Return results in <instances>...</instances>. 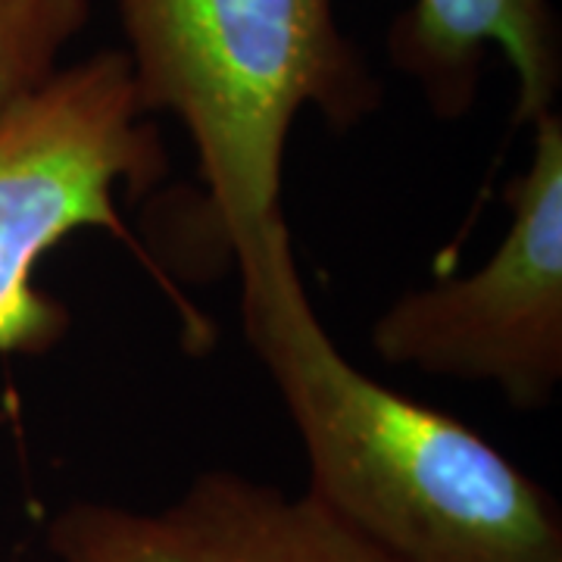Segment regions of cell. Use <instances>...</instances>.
Listing matches in <instances>:
<instances>
[{
    "instance_id": "cell-3",
    "label": "cell",
    "mask_w": 562,
    "mask_h": 562,
    "mask_svg": "<svg viewBox=\"0 0 562 562\" xmlns=\"http://www.w3.org/2000/svg\"><path fill=\"white\" fill-rule=\"evenodd\" d=\"M166 169L125 50L60 69L0 120V353L41 357L69 335V310L35 284L38 262L81 228L128 241L116 191L140 198Z\"/></svg>"
},
{
    "instance_id": "cell-5",
    "label": "cell",
    "mask_w": 562,
    "mask_h": 562,
    "mask_svg": "<svg viewBox=\"0 0 562 562\" xmlns=\"http://www.w3.org/2000/svg\"><path fill=\"white\" fill-rule=\"evenodd\" d=\"M57 562H397L316 497L213 469L157 513L76 501L47 525Z\"/></svg>"
},
{
    "instance_id": "cell-1",
    "label": "cell",
    "mask_w": 562,
    "mask_h": 562,
    "mask_svg": "<svg viewBox=\"0 0 562 562\" xmlns=\"http://www.w3.org/2000/svg\"><path fill=\"white\" fill-rule=\"evenodd\" d=\"M241 313L301 435L306 494L341 522L397 562H562L553 494L462 419L347 360L291 241L241 272Z\"/></svg>"
},
{
    "instance_id": "cell-7",
    "label": "cell",
    "mask_w": 562,
    "mask_h": 562,
    "mask_svg": "<svg viewBox=\"0 0 562 562\" xmlns=\"http://www.w3.org/2000/svg\"><path fill=\"white\" fill-rule=\"evenodd\" d=\"M88 20L91 0H0V120L60 72Z\"/></svg>"
},
{
    "instance_id": "cell-2",
    "label": "cell",
    "mask_w": 562,
    "mask_h": 562,
    "mask_svg": "<svg viewBox=\"0 0 562 562\" xmlns=\"http://www.w3.org/2000/svg\"><path fill=\"white\" fill-rule=\"evenodd\" d=\"M144 113H176L241 272L291 241L281 169L291 125L316 110L350 132L382 81L335 0H116Z\"/></svg>"
},
{
    "instance_id": "cell-4",
    "label": "cell",
    "mask_w": 562,
    "mask_h": 562,
    "mask_svg": "<svg viewBox=\"0 0 562 562\" xmlns=\"http://www.w3.org/2000/svg\"><path fill=\"white\" fill-rule=\"evenodd\" d=\"M531 162L506 181L509 228L475 276L406 291L372 325L391 366L501 387L541 409L562 382V120L531 122Z\"/></svg>"
},
{
    "instance_id": "cell-6",
    "label": "cell",
    "mask_w": 562,
    "mask_h": 562,
    "mask_svg": "<svg viewBox=\"0 0 562 562\" xmlns=\"http://www.w3.org/2000/svg\"><path fill=\"white\" fill-rule=\"evenodd\" d=\"M491 47H501L519 81L513 125L553 113L562 88V25L550 0H413L387 32L391 63L419 85L443 122L475 106Z\"/></svg>"
}]
</instances>
